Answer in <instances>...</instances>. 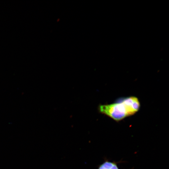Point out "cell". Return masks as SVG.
<instances>
[{
	"instance_id": "obj_1",
	"label": "cell",
	"mask_w": 169,
	"mask_h": 169,
	"mask_svg": "<svg viewBox=\"0 0 169 169\" xmlns=\"http://www.w3.org/2000/svg\"><path fill=\"white\" fill-rule=\"evenodd\" d=\"M98 110L100 112L117 121L131 115L127 106L122 98L119 99L115 103L100 105Z\"/></svg>"
},
{
	"instance_id": "obj_2",
	"label": "cell",
	"mask_w": 169,
	"mask_h": 169,
	"mask_svg": "<svg viewBox=\"0 0 169 169\" xmlns=\"http://www.w3.org/2000/svg\"><path fill=\"white\" fill-rule=\"evenodd\" d=\"M98 169H119V168L116 162L106 161L99 166Z\"/></svg>"
}]
</instances>
